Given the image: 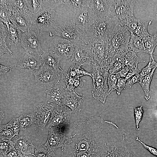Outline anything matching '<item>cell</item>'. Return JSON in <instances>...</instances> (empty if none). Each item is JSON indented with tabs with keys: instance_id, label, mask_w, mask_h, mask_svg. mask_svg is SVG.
Returning <instances> with one entry per match:
<instances>
[{
	"instance_id": "6da1fadb",
	"label": "cell",
	"mask_w": 157,
	"mask_h": 157,
	"mask_svg": "<svg viewBox=\"0 0 157 157\" xmlns=\"http://www.w3.org/2000/svg\"><path fill=\"white\" fill-rule=\"evenodd\" d=\"M70 128L60 157H113L115 124L90 117L73 123Z\"/></svg>"
},
{
	"instance_id": "7a4b0ae2",
	"label": "cell",
	"mask_w": 157,
	"mask_h": 157,
	"mask_svg": "<svg viewBox=\"0 0 157 157\" xmlns=\"http://www.w3.org/2000/svg\"><path fill=\"white\" fill-rule=\"evenodd\" d=\"M116 24L112 15L98 18L84 32L81 40L85 44L92 46L98 43H108Z\"/></svg>"
},
{
	"instance_id": "3957f363",
	"label": "cell",
	"mask_w": 157,
	"mask_h": 157,
	"mask_svg": "<svg viewBox=\"0 0 157 157\" xmlns=\"http://www.w3.org/2000/svg\"><path fill=\"white\" fill-rule=\"evenodd\" d=\"M90 66L92 71V97L104 104L109 95L108 79L110 68L105 66H102L96 61H94Z\"/></svg>"
},
{
	"instance_id": "277c9868",
	"label": "cell",
	"mask_w": 157,
	"mask_h": 157,
	"mask_svg": "<svg viewBox=\"0 0 157 157\" xmlns=\"http://www.w3.org/2000/svg\"><path fill=\"white\" fill-rule=\"evenodd\" d=\"M131 36V33L126 28L117 23L107 43L109 48L108 58H113L115 55L124 57L130 50L129 44Z\"/></svg>"
},
{
	"instance_id": "5b68a950",
	"label": "cell",
	"mask_w": 157,
	"mask_h": 157,
	"mask_svg": "<svg viewBox=\"0 0 157 157\" xmlns=\"http://www.w3.org/2000/svg\"><path fill=\"white\" fill-rule=\"evenodd\" d=\"M84 32L76 26L74 19L57 20L53 29L49 32L50 36L56 35L68 40L74 43L80 40Z\"/></svg>"
},
{
	"instance_id": "8992f818",
	"label": "cell",
	"mask_w": 157,
	"mask_h": 157,
	"mask_svg": "<svg viewBox=\"0 0 157 157\" xmlns=\"http://www.w3.org/2000/svg\"><path fill=\"white\" fill-rule=\"evenodd\" d=\"M20 44L26 53L31 55L41 56L44 51L42 48L39 31L37 29L21 31Z\"/></svg>"
},
{
	"instance_id": "52a82bcc",
	"label": "cell",
	"mask_w": 157,
	"mask_h": 157,
	"mask_svg": "<svg viewBox=\"0 0 157 157\" xmlns=\"http://www.w3.org/2000/svg\"><path fill=\"white\" fill-rule=\"evenodd\" d=\"M35 15L32 23L38 30L49 32L53 30L58 16L55 9L43 6L42 10Z\"/></svg>"
},
{
	"instance_id": "ba28073f",
	"label": "cell",
	"mask_w": 157,
	"mask_h": 157,
	"mask_svg": "<svg viewBox=\"0 0 157 157\" xmlns=\"http://www.w3.org/2000/svg\"><path fill=\"white\" fill-rule=\"evenodd\" d=\"M74 44L75 47L72 56L66 60L68 65L76 64L90 66L94 61L92 47L85 45L81 40Z\"/></svg>"
},
{
	"instance_id": "9c48e42d",
	"label": "cell",
	"mask_w": 157,
	"mask_h": 157,
	"mask_svg": "<svg viewBox=\"0 0 157 157\" xmlns=\"http://www.w3.org/2000/svg\"><path fill=\"white\" fill-rule=\"evenodd\" d=\"M134 0H115L112 10V15L117 23L121 24L134 17L133 9Z\"/></svg>"
},
{
	"instance_id": "30bf717a",
	"label": "cell",
	"mask_w": 157,
	"mask_h": 157,
	"mask_svg": "<svg viewBox=\"0 0 157 157\" xmlns=\"http://www.w3.org/2000/svg\"><path fill=\"white\" fill-rule=\"evenodd\" d=\"M50 50L65 61L69 59L74 51L75 45L72 41L62 37H55L50 43Z\"/></svg>"
},
{
	"instance_id": "8fae6325",
	"label": "cell",
	"mask_w": 157,
	"mask_h": 157,
	"mask_svg": "<svg viewBox=\"0 0 157 157\" xmlns=\"http://www.w3.org/2000/svg\"><path fill=\"white\" fill-rule=\"evenodd\" d=\"M36 84L48 88L60 81L62 75L56 71L41 66L33 74Z\"/></svg>"
},
{
	"instance_id": "7c38bea8",
	"label": "cell",
	"mask_w": 157,
	"mask_h": 157,
	"mask_svg": "<svg viewBox=\"0 0 157 157\" xmlns=\"http://www.w3.org/2000/svg\"><path fill=\"white\" fill-rule=\"evenodd\" d=\"M72 113L70 110L67 106H57L53 110L46 128L56 127L60 129L69 124Z\"/></svg>"
},
{
	"instance_id": "4fadbf2b",
	"label": "cell",
	"mask_w": 157,
	"mask_h": 157,
	"mask_svg": "<svg viewBox=\"0 0 157 157\" xmlns=\"http://www.w3.org/2000/svg\"><path fill=\"white\" fill-rule=\"evenodd\" d=\"M57 106L45 102L35 107L33 113L35 124L38 127L42 130L46 127L53 110Z\"/></svg>"
},
{
	"instance_id": "5bb4252c",
	"label": "cell",
	"mask_w": 157,
	"mask_h": 157,
	"mask_svg": "<svg viewBox=\"0 0 157 157\" xmlns=\"http://www.w3.org/2000/svg\"><path fill=\"white\" fill-rule=\"evenodd\" d=\"M41 56L33 55L26 53L17 61L15 67L25 73L34 74L41 65Z\"/></svg>"
},
{
	"instance_id": "9a60e30c",
	"label": "cell",
	"mask_w": 157,
	"mask_h": 157,
	"mask_svg": "<svg viewBox=\"0 0 157 157\" xmlns=\"http://www.w3.org/2000/svg\"><path fill=\"white\" fill-rule=\"evenodd\" d=\"M97 19L89 5L78 11L74 18L76 26L83 32L87 30Z\"/></svg>"
},
{
	"instance_id": "2e32d148",
	"label": "cell",
	"mask_w": 157,
	"mask_h": 157,
	"mask_svg": "<svg viewBox=\"0 0 157 157\" xmlns=\"http://www.w3.org/2000/svg\"><path fill=\"white\" fill-rule=\"evenodd\" d=\"M115 0H89V6L97 19L112 15Z\"/></svg>"
},
{
	"instance_id": "e0dca14e",
	"label": "cell",
	"mask_w": 157,
	"mask_h": 157,
	"mask_svg": "<svg viewBox=\"0 0 157 157\" xmlns=\"http://www.w3.org/2000/svg\"><path fill=\"white\" fill-rule=\"evenodd\" d=\"M67 138L66 135L62 131L60 128L51 127L49 128L48 138L44 145L50 150L53 151L63 147Z\"/></svg>"
},
{
	"instance_id": "ac0fdd59",
	"label": "cell",
	"mask_w": 157,
	"mask_h": 157,
	"mask_svg": "<svg viewBox=\"0 0 157 157\" xmlns=\"http://www.w3.org/2000/svg\"><path fill=\"white\" fill-rule=\"evenodd\" d=\"M32 14L24 11H14L11 12L10 21L15 24L22 32L31 29Z\"/></svg>"
},
{
	"instance_id": "d6986e66",
	"label": "cell",
	"mask_w": 157,
	"mask_h": 157,
	"mask_svg": "<svg viewBox=\"0 0 157 157\" xmlns=\"http://www.w3.org/2000/svg\"><path fill=\"white\" fill-rule=\"evenodd\" d=\"M67 90L60 81L47 88L46 91V102L53 103L58 106H61L62 100Z\"/></svg>"
},
{
	"instance_id": "ffe728a7",
	"label": "cell",
	"mask_w": 157,
	"mask_h": 157,
	"mask_svg": "<svg viewBox=\"0 0 157 157\" xmlns=\"http://www.w3.org/2000/svg\"><path fill=\"white\" fill-rule=\"evenodd\" d=\"M83 101V94L75 91L70 92L67 90L62 99L61 106H65L68 108L72 113H77L81 110Z\"/></svg>"
},
{
	"instance_id": "44dd1931",
	"label": "cell",
	"mask_w": 157,
	"mask_h": 157,
	"mask_svg": "<svg viewBox=\"0 0 157 157\" xmlns=\"http://www.w3.org/2000/svg\"><path fill=\"white\" fill-rule=\"evenodd\" d=\"M41 66L56 71L62 75L63 70L59 65L60 58L50 49L41 56Z\"/></svg>"
},
{
	"instance_id": "7402d4cb",
	"label": "cell",
	"mask_w": 157,
	"mask_h": 157,
	"mask_svg": "<svg viewBox=\"0 0 157 157\" xmlns=\"http://www.w3.org/2000/svg\"><path fill=\"white\" fill-rule=\"evenodd\" d=\"M15 144V148L25 156H34L35 147L28 137L19 135L14 137L12 140Z\"/></svg>"
},
{
	"instance_id": "603a6c76",
	"label": "cell",
	"mask_w": 157,
	"mask_h": 157,
	"mask_svg": "<svg viewBox=\"0 0 157 157\" xmlns=\"http://www.w3.org/2000/svg\"><path fill=\"white\" fill-rule=\"evenodd\" d=\"M19 125L17 118H14L6 124L1 126L0 139L11 140L14 137L19 135Z\"/></svg>"
},
{
	"instance_id": "cb8c5ba5",
	"label": "cell",
	"mask_w": 157,
	"mask_h": 157,
	"mask_svg": "<svg viewBox=\"0 0 157 157\" xmlns=\"http://www.w3.org/2000/svg\"><path fill=\"white\" fill-rule=\"evenodd\" d=\"M6 24L8 31V46L12 51V49H17L20 45L21 31L10 21Z\"/></svg>"
},
{
	"instance_id": "d4e9b609",
	"label": "cell",
	"mask_w": 157,
	"mask_h": 157,
	"mask_svg": "<svg viewBox=\"0 0 157 157\" xmlns=\"http://www.w3.org/2000/svg\"><path fill=\"white\" fill-rule=\"evenodd\" d=\"M0 56L9 53L11 55L13 52L8 46V31L7 27L5 23L0 21Z\"/></svg>"
},
{
	"instance_id": "484cf974",
	"label": "cell",
	"mask_w": 157,
	"mask_h": 157,
	"mask_svg": "<svg viewBox=\"0 0 157 157\" xmlns=\"http://www.w3.org/2000/svg\"><path fill=\"white\" fill-rule=\"evenodd\" d=\"M124 58L125 60L124 64L130 69V72H132L137 67L139 63L144 61L139 59L136 53L131 50L126 54Z\"/></svg>"
},
{
	"instance_id": "4316f807",
	"label": "cell",
	"mask_w": 157,
	"mask_h": 157,
	"mask_svg": "<svg viewBox=\"0 0 157 157\" xmlns=\"http://www.w3.org/2000/svg\"><path fill=\"white\" fill-rule=\"evenodd\" d=\"M129 47L130 50L136 53L145 52L143 39L133 33H131Z\"/></svg>"
},
{
	"instance_id": "83f0119b",
	"label": "cell",
	"mask_w": 157,
	"mask_h": 157,
	"mask_svg": "<svg viewBox=\"0 0 157 157\" xmlns=\"http://www.w3.org/2000/svg\"><path fill=\"white\" fill-rule=\"evenodd\" d=\"M11 11L9 6L8 0H0V21L5 24L10 21Z\"/></svg>"
},
{
	"instance_id": "f1b7e54d",
	"label": "cell",
	"mask_w": 157,
	"mask_h": 157,
	"mask_svg": "<svg viewBox=\"0 0 157 157\" xmlns=\"http://www.w3.org/2000/svg\"><path fill=\"white\" fill-rule=\"evenodd\" d=\"M143 40L145 53L153 54L157 45V32L153 35H150Z\"/></svg>"
},
{
	"instance_id": "f546056e",
	"label": "cell",
	"mask_w": 157,
	"mask_h": 157,
	"mask_svg": "<svg viewBox=\"0 0 157 157\" xmlns=\"http://www.w3.org/2000/svg\"><path fill=\"white\" fill-rule=\"evenodd\" d=\"M17 119L19 125L20 131H24L35 124L33 113L22 115Z\"/></svg>"
},
{
	"instance_id": "4dcf8cb0",
	"label": "cell",
	"mask_w": 157,
	"mask_h": 157,
	"mask_svg": "<svg viewBox=\"0 0 157 157\" xmlns=\"http://www.w3.org/2000/svg\"><path fill=\"white\" fill-rule=\"evenodd\" d=\"M156 68H154L150 73L139 81V83L144 92L145 98L147 100L150 98V85L154 72Z\"/></svg>"
},
{
	"instance_id": "1f68e13d",
	"label": "cell",
	"mask_w": 157,
	"mask_h": 157,
	"mask_svg": "<svg viewBox=\"0 0 157 157\" xmlns=\"http://www.w3.org/2000/svg\"><path fill=\"white\" fill-rule=\"evenodd\" d=\"M152 22V20L143 22L140 21L133 33L142 39H145L150 35L148 32L147 27Z\"/></svg>"
},
{
	"instance_id": "d6a6232c",
	"label": "cell",
	"mask_w": 157,
	"mask_h": 157,
	"mask_svg": "<svg viewBox=\"0 0 157 157\" xmlns=\"http://www.w3.org/2000/svg\"><path fill=\"white\" fill-rule=\"evenodd\" d=\"M64 1L63 5L71 8L75 14L78 11L89 5V0H64Z\"/></svg>"
},
{
	"instance_id": "836d02e7",
	"label": "cell",
	"mask_w": 157,
	"mask_h": 157,
	"mask_svg": "<svg viewBox=\"0 0 157 157\" xmlns=\"http://www.w3.org/2000/svg\"><path fill=\"white\" fill-rule=\"evenodd\" d=\"M30 12L33 15H36L42 10L43 6V0H25Z\"/></svg>"
},
{
	"instance_id": "e575fe53",
	"label": "cell",
	"mask_w": 157,
	"mask_h": 157,
	"mask_svg": "<svg viewBox=\"0 0 157 157\" xmlns=\"http://www.w3.org/2000/svg\"><path fill=\"white\" fill-rule=\"evenodd\" d=\"M35 157H54L53 151L50 150L44 145L35 147L34 153Z\"/></svg>"
},
{
	"instance_id": "d590c367",
	"label": "cell",
	"mask_w": 157,
	"mask_h": 157,
	"mask_svg": "<svg viewBox=\"0 0 157 157\" xmlns=\"http://www.w3.org/2000/svg\"><path fill=\"white\" fill-rule=\"evenodd\" d=\"M14 148H15V144L12 140L0 139L1 157H4L9 151Z\"/></svg>"
},
{
	"instance_id": "8d00e7d4",
	"label": "cell",
	"mask_w": 157,
	"mask_h": 157,
	"mask_svg": "<svg viewBox=\"0 0 157 157\" xmlns=\"http://www.w3.org/2000/svg\"><path fill=\"white\" fill-rule=\"evenodd\" d=\"M150 60L148 64L144 67L139 74V81L150 73L153 69L157 67V63L155 60L153 54H151Z\"/></svg>"
},
{
	"instance_id": "74e56055",
	"label": "cell",
	"mask_w": 157,
	"mask_h": 157,
	"mask_svg": "<svg viewBox=\"0 0 157 157\" xmlns=\"http://www.w3.org/2000/svg\"><path fill=\"white\" fill-rule=\"evenodd\" d=\"M140 21V19L134 17L120 25L126 28L131 33H133Z\"/></svg>"
},
{
	"instance_id": "f35d334b",
	"label": "cell",
	"mask_w": 157,
	"mask_h": 157,
	"mask_svg": "<svg viewBox=\"0 0 157 157\" xmlns=\"http://www.w3.org/2000/svg\"><path fill=\"white\" fill-rule=\"evenodd\" d=\"M143 113V108L142 106L134 108V114L135 125L136 129L137 130L140 129L139 125L142 119Z\"/></svg>"
},
{
	"instance_id": "ab89813d",
	"label": "cell",
	"mask_w": 157,
	"mask_h": 157,
	"mask_svg": "<svg viewBox=\"0 0 157 157\" xmlns=\"http://www.w3.org/2000/svg\"><path fill=\"white\" fill-rule=\"evenodd\" d=\"M117 81V74H112L109 75L108 79V94L116 90V84Z\"/></svg>"
},
{
	"instance_id": "60d3db41",
	"label": "cell",
	"mask_w": 157,
	"mask_h": 157,
	"mask_svg": "<svg viewBox=\"0 0 157 157\" xmlns=\"http://www.w3.org/2000/svg\"><path fill=\"white\" fill-rule=\"evenodd\" d=\"M43 6L49 8L55 9L60 5L64 4V0H43Z\"/></svg>"
},
{
	"instance_id": "b9f144b4",
	"label": "cell",
	"mask_w": 157,
	"mask_h": 157,
	"mask_svg": "<svg viewBox=\"0 0 157 157\" xmlns=\"http://www.w3.org/2000/svg\"><path fill=\"white\" fill-rule=\"evenodd\" d=\"M117 74V81L116 84V90L117 91V94L119 95L121 91L124 89L126 80L125 78H121L118 74Z\"/></svg>"
},
{
	"instance_id": "7bdbcfd3",
	"label": "cell",
	"mask_w": 157,
	"mask_h": 157,
	"mask_svg": "<svg viewBox=\"0 0 157 157\" xmlns=\"http://www.w3.org/2000/svg\"><path fill=\"white\" fill-rule=\"evenodd\" d=\"M125 66V65L123 63L117 61L115 62L108 71L109 75L112 74H116Z\"/></svg>"
},
{
	"instance_id": "ee69618b",
	"label": "cell",
	"mask_w": 157,
	"mask_h": 157,
	"mask_svg": "<svg viewBox=\"0 0 157 157\" xmlns=\"http://www.w3.org/2000/svg\"><path fill=\"white\" fill-rule=\"evenodd\" d=\"M139 73L135 74L126 81V85L124 89L131 88L133 84L136 82L139 83Z\"/></svg>"
},
{
	"instance_id": "f6af8a7d",
	"label": "cell",
	"mask_w": 157,
	"mask_h": 157,
	"mask_svg": "<svg viewBox=\"0 0 157 157\" xmlns=\"http://www.w3.org/2000/svg\"><path fill=\"white\" fill-rule=\"evenodd\" d=\"M136 140L139 142L143 145V147L150 153L157 157V149L145 144L138 137H136Z\"/></svg>"
},
{
	"instance_id": "bcb514c9",
	"label": "cell",
	"mask_w": 157,
	"mask_h": 157,
	"mask_svg": "<svg viewBox=\"0 0 157 157\" xmlns=\"http://www.w3.org/2000/svg\"><path fill=\"white\" fill-rule=\"evenodd\" d=\"M23 154L20 151L14 148L9 151L4 157H23Z\"/></svg>"
},
{
	"instance_id": "7dc6e473",
	"label": "cell",
	"mask_w": 157,
	"mask_h": 157,
	"mask_svg": "<svg viewBox=\"0 0 157 157\" xmlns=\"http://www.w3.org/2000/svg\"><path fill=\"white\" fill-rule=\"evenodd\" d=\"M130 71V69L125 65L122 69L116 74H118L121 78H125L127 74Z\"/></svg>"
},
{
	"instance_id": "c3c4849f",
	"label": "cell",
	"mask_w": 157,
	"mask_h": 157,
	"mask_svg": "<svg viewBox=\"0 0 157 157\" xmlns=\"http://www.w3.org/2000/svg\"><path fill=\"white\" fill-rule=\"evenodd\" d=\"M0 75H2L5 74L11 69V67L9 66L3 65L1 64L0 65Z\"/></svg>"
},
{
	"instance_id": "681fc988",
	"label": "cell",
	"mask_w": 157,
	"mask_h": 157,
	"mask_svg": "<svg viewBox=\"0 0 157 157\" xmlns=\"http://www.w3.org/2000/svg\"><path fill=\"white\" fill-rule=\"evenodd\" d=\"M140 72L138 69L137 67L132 72H129L124 78L126 81L133 75L137 74H139Z\"/></svg>"
},
{
	"instance_id": "f907efd6",
	"label": "cell",
	"mask_w": 157,
	"mask_h": 157,
	"mask_svg": "<svg viewBox=\"0 0 157 157\" xmlns=\"http://www.w3.org/2000/svg\"><path fill=\"white\" fill-rule=\"evenodd\" d=\"M4 117V114L1 110L0 111V124H1L2 120Z\"/></svg>"
},
{
	"instance_id": "816d5d0a",
	"label": "cell",
	"mask_w": 157,
	"mask_h": 157,
	"mask_svg": "<svg viewBox=\"0 0 157 157\" xmlns=\"http://www.w3.org/2000/svg\"><path fill=\"white\" fill-rule=\"evenodd\" d=\"M26 157H28V156H25Z\"/></svg>"
}]
</instances>
